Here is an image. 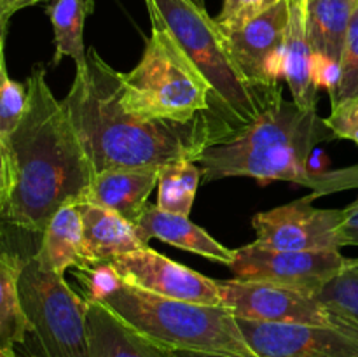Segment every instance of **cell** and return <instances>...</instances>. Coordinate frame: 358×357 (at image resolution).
I'll return each instance as SVG.
<instances>
[{"label":"cell","mask_w":358,"mask_h":357,"mask_svg":"<svg viewBox=\"0 0 358 357\" xmlns=\"http://www.w3.org/2000/svg\"><path fill=\"white\" fill-rule=\"evenodd\" d=\"M192 2H194L196 6H199V7H205V0H192Z\"/></svg>","instance_id":"obj_36"},{"label":"cell","mask_w":358,"mask_h":357,"mask_svg":"<svg viewBox=\"0 0 358 357\" xmlns=\"http://www.w3.org/2000/svg\"><path fill=\"white\" fill-rule=\"evenodd\" d=\"M66 112L86 147L94 172L112 168L163 167L192 160L210 146L240 132L227 115L206 112L187 122L147 121L119 104V72L94 49L87 66L77 70L63 98Z\"/></svg>","instance_id":"obj_1"},{"label":"cell","mask_w":358,"mask_h":357,"mask_svg":"<svg viewBox=\"0 0 358 357\" xmlns=\"http://www.w3.org/2000/svg\"><path fill=\"white\" fill-rule=\"evenodd\" d=\"M357 0H304L306 34L315 55L341 62Z\"/></svg>","instance_id":"obj_20"},{"label":"cell","mask_w":358,"mask_h":357,"mask_svg":"<svg viewBox=\"0 0 358 357\" xmlns=\"http://www.w3.org/2000/svg\"><path fill=\"white\" fill-rule=\"evenodd\" d=\"M76 276L86 293L84 298L91 301L105 300L122 284V279L108 261L98 262L86 270H77Z\"/></svg>","instance_id":"obj_28"},{"label":"cell","mask_w":358,"mask_h":357,"mask_svg":"<svg viewBox=\"0 0 358 357\" xmlns=\"http://www.w3.org/2000/svg\"><path fill=\"white\" fill-rule=\"evenodd\" d=\"M100 303L140 335L173 352L257 357L226 307L168 300L124 282Z\"/></svg>","instance_id":"obj_5"},{"label":"cell","mask_w":358,"mask_h":357,"mask_svg":"<svg viewBox=\"0 0 358 357\" xmlns=\"http://www.w3.org/2000/svg\"><path fill=\"white\" fill-rule=\"evenodd\" d=\"M311 70H313L315 84L318 88H325L329 94H331V98L334 97L339 86V79H341V66H339V63L327 58V56L315 55L313 52Z\"/></svg>","instance_id":"obj_31"},{"label":"cell","mask_w":358,"mask_h":357,"mask_svg":"<svg viewBox=\"0 0 358 357\" xmlns=\"http://www.w3.org/2000/svg\"><path fill=\"white\" fill-rule=\"evenodd\" d=\"M161 167L112 168L98 172L91 182L86 202L117 212L131 224L138 223L147 209L152 189L159 181Z\"/></svg>","instance_id":"obj_16"},{"label":"cell","mask_w":358,"mask_h":357,"mask_svg":"<svg viewBox=\"0 0 358 357\" xmlns=\"http://www.w3.org/2000/svg\"><path fill=\"white\" fill-rule=\"evenodd\" d=\"M339 66H341V79H339L338 91L331 98V107L358 97V6L350 23Z\"/></svg>","instance_id":"obj_27"},{"label":"cell","mask_w":358,"mask_h":357,"mask_svg":"<svg viewBox=\"0 0 358 357\" xmlns=\"http://www.w3.org/2000/svg\"><path fill=\"white\" fill-rule=\"evenodd\" d=\"M341 251H273L254 244L236 248V258L229 266L234 279L268 282L317 294L345 266Z\"/></svg>","instance_id":"obj_9"},{"label":"cell","mask_w":358,"mask_h":357,"mask_svg":"<svg viewBox=\"0 0 358 357\" xmlns=\"http://www.w3.org/2000/svg\"><path fill=\"white\" fill-rule=\"evenodd\" d=\"M14 189V163L9 144L0 140V216H3Z\"/></svg>","instance_id":"obj_32"},{"label":"cell","mask_w":358,"mask_h":357,"mask_svg":"<svg viewBox=\"0 0 358 357\" xmlns=\"http://www.w3.org/2000/svg\"><path fill=\"white\" fill-rule=\"evenodd\" d=\"M38 2H49V0H0V21L7 23L14 13Z\"/></svg>","instance_id":"obj_33"},{"label":"cell","mask_w":358,"mask_h":357,"mask_svg":"<svg viewBox=\"0 0 358 357\" xmlns=\"http://www.w3.org/2000/svg\"><path fill=\"white\" fill-rule=\"evenodd\" d=\"M17 290L28 321V356L90 357L86 298L62 275L44 272L35 258L23 262Z\"/></svg>","instance_id":"obj_7"},{"label":"cell","mask_w":358,"mask_h":357,"mask_svg":"<svg viewBox=\"0 0 358 357\" xmlns=\"http://www.w3.org/2000/svg\"><path fill=\"white\" fill-rule=\"evenodd\" d=\"M0 219H2V216H0Z\"/></svg>","instance_id":"obj_37"},{"label":"cell","mask_w":358,"mask_h":357,"mask_svg":"<svg viewBox=\"0 0 358 357\" xmlns=\"http://www.w3.org/2000/svg\"><path fill=\"white\" fill-rule=\"evenodd\" d=\"M122 282L168 300L224 307L219 282L145 247L112 258Z\"/></svg>","instance_id":"obj_12"},{"label":"cell","mask_w":358,"mask_h":357,"mask_svg":"<svg viewBox=\"0 0 358 357\" xmlns=\"http://www.w3.org/2000/svg\"><path fill=\"white\" fill-rule=\"evenodd\" d=\"M306 188L311 189V198L332 195L345 189H358V164L331 172H313ZM338 238L341 247H358V196L343 209L341 223L338 226Z\"/></svg>","instance_id":"obj_24"},{"label":"cell","mask_w":358,"mask_h":357,"mask_svg":"<svg viewBox=\"0 0 358 357\" xmlns=\"http://www.w3.org/2000/svg\"><path fill=\"white\" fill-rule=\"evenodd\" d=\"M41 234V247L34 258L44 272L63 276L70 268L77 272L96 265L84 240L79 203L56 210Z\"/></svg>","instance_id":"obj_15"},{"label":"cell","mask_w":358,"mask_h":357,"mask_svg":"<svg viewBox=\"0 0 358 357\" xmlns=\"http://www.w3.org/2000/svg\"><path fill=\"white\" fill-rule=\"evenodd\" d=\"M315 298L332 314L358 329V258H346L341 272L329 280Z\"/></svg>","instance_id":"obj_25"},{"label":"cell","mask_w":358,"mask_h":357,"mask_svg":"<svg viewBox=\"0 0 358 357\" xmlns=\"http://www.w3.org/2000/svg\"><path fill=\"white\" fill-rule=\"evenodd\" d=\"M325 122L336 139H346L358 144V97L332 107Z\"/></svg>","instance_id":"obj_30"},{"label":"cell","mask_w":358,"mask_h":357,"mask_svg":"<svg viewBox=\"0 0 358 357\" xmlns=\"http://www.w3.org/2000/svg\"><path fill=\"white\" fill-rule=\"evenodd\" d=\"M310 195L287 205L255 214V244L273 251H341L338 226L343 209H317Z\"/></svg>","instance_id":"obj_10"},{"label":"cell","mask_w":358,"mask_h":357,"mask_svg":"<svg viewBox=\"0 0 358 357\" xmlns=\"http://www.w3.org/2000/svg\"><path fill=\"white\" fill-rule=\"evenodd\" d=\"M24 259L0 252V357H20L16 346L28 336V321L21 308L17 280Z\"/></svg>","instance_id":"obj_21"},{"label":"cell","mask_w":358,"mask_h":357,"mask_svg":"<svg viewBox=\"0 0 358 357\" xmlns=\"http://www.w3.org/2000/svg\"><path fill=\"white\" fill-rule=\"evenodd\" d=\"M138 65L119 72V104L147 121L187 122L217 111L208 83L157 21ZM222 114V112H220Z\"/></svg>","instance_id":"obj_6"},{"label":"cell","mask_w":358,"mask_h":357,"mask_svg":"<svg viewBox=\"0 0 358 357\" xmlns=\"http://www.w3.org/2000/svg\"><path fill=\"white\" fill-rule=\"evenodd\" d=\"M27 93V111L7 142L14 189L2 219L42 233L56 210L86 202L96 172L65 105L48 86L44 66L31 70Z\"/></svg>","instance_id":"obj_2"},{"label":"cell","mask_w":358,"mask_h":357,"mask_svg":"<svg viewBox=\"0 0 358 357\" xmlns=\"http://www.w3.org/2000/svg\"><path fill=\"white\" fill-rule=\"evenodd\" d=\"M177 357H231V356H219V354H203V352H184V350H178L175 352Z\"/></svg>","instance_id":"obj_34"},{"label":"cell","mask_w":358,"mask_h":357,"mask_svg":"<svg viewBox=\"0 0 358 357\" xmlns=\"http://www.w3.org/2000/svg\"><path fill=\"white\" fill-rule=\"evenodd\" d=\"M278 2L280 0H224L222 10L215 21L222 30H234Z\"/></svg>","instance_id":"obj_29"},{"label":"cell","mask_w":358,"mask_h":357,"mask_svg":"<svg viewBox=\"0 0 358 357\" xmlns=\"http://www.w3.org/2000/svg\"><path fill=\"white\" fill-rule=\"evenodd\" d=\"M87 301L90 357H177L126 324L100 301Z\"/></svg>","instance_id":"obj_17"},{"label":"cell","mask_w":358,"mask_h":357,"mask_svg":"<svg viewBox=\"0 0 358 357\" xmlns=\"http://www.w3.org/2000/svg\"><path fill=\"white\" fill-rule=\"evenodd\" d=\"M79 210L83 217L84 240L96 265L110 261L115 255L149 247L140 240L135 224L117 212L90 202L79 203Z\"/></svg>","instance_id":"obj_19"},{"label":"cell","mask_w":358,"mask_h":357,"mask_svg":"<svg viewBox=\"0 0 358 357\" xmlns=\"http://www.w3.org/2000/svg\"><path fill=\"white\" fill-rule=\"evenodd\" d=\"M357 2H358V0H357Z\"/></svg>","instance_id":"obj_38"},{"label":"cell","mask_w":358,"mask_h":357,"mask_svg":"<svg viewBox=\"0 0 358 357\" xmlns=\"http://www.w3.org/2000/svg\"><path fill=\"white\" fill-rule=\"evenodd\" d=\"M290 20L283 44V79L292 100L303 108H317L318 86L313 80V49L306 34L304 0H289Z\"/></svg>","instance_id":"obj_18"},{"label":"cell","mask_w":358,"mask_h":357,"mask_svg":"<svg viewBox=\"0 0 358 357\" xmlns=\"http://www.w3.org/2000/svg\"><path fill=\"white\" fill-rule=\"evenodd\" d=\"M257 357H358V335L325 326L271 324L238 318Z\"/></svg>","instance_id":"obj_13"},{"label":"cell","mask_w":358,"mask_h":357,"mask_svg":"<svg viewBox=\"0 0 358 357\" xmlns=\"http://www.w3.org/2000/svg\"><path fill=\"white\" fill-rule=\"evenodd\" d=\"M289 20V0H280L240 28L224 30L233 59L250 86L269 91L282 84Z\"/></svg>","instance_id":"obj_11"},{"label":"cell","mask_w":358,"mask_h":357,"mask_svg":"<svg viewBox=\"0 0 358 357\" xmlns=\"http://www.w3.org/2000/svg\"><path fill=\"white\" fill-rule=\"evenodd\" d=\"M201 178V167L192 160H178L163 164L157 181L156 205L166 212L189 217Z\"/></svg>","instance_id":"obj_23"},{"label":"cell","mask_w":358,"mask_h":357,"mask_svg":"<svg viewBox=\"0 0 358 357\" xmlns=\"http://www.w3.org/2000/svg\"><path fill=\"white\" fill-rule=\"evenodd\" d=\"M145 6L150 21H157L171 35L205 77L217 111L240 130L252 125L283 91L282 84L268 91L247 83L233 59L226 34L205 7L192 0H145Z\"/></svg>","instance_id":"obj_4"},{"label":"cell","mask_w":358,"mask_h":357,"mask_svg":"<svg viewBox=\"0 0 358 357\" xmlns=\"http://www.w3.org/2000/svg\"><path fill=\"white\" fill-rule=\"evenodd\" d=\"M3 42L0 41V140L9 142L10 135L20 125L27 111L28 93L27 86L16 83L9 77L3 55Z\"/></svg>","instance_id":"obj_26"},{"label":"cell","mask_w":358,"mask_h":357,"mask_svg":"<svg viewBox=\"0 0 358 357\" xmlns=\"http://www.w3.org/2000/svg\"><path fill=\"white\" fill-rule=\"evenodd\" d=\"M6 27H7V23L0 21V41H2V38H6Z\"/></svg>","instance_id":"obj_35"},{"label":"cell","mask_w":358,"mask_h":357,"mask_svg":"<svg viewBox=\"0 0 358 357\" xmlns=\"http://www.w3.org/2000/svg\"><path fill=\"white\" fill-rule=\"evenodd\" d=\"M136 233L143 244L149 245L152 238L170 244L182 251L194 252L219 265L231 266L236 258L234 248L219 244L208 231L192 223L187 216L161 210L157 205H147L136 223Z\"/></svg>","instance_id":"obj_14"},{"label":"cell","mask_w":358,"mask_h":357,"mask_svg":"<svg viewBox=\"0 0 358 357\" xmlns=\"http://www.w3.org/2000/svg\"><path fill=\"white\" fill-rule=\"evenodd\" d=\"M93 9L94 0H49L45 13L51 20L56 46L52 65H59L63 58H72L77 70L86 69L84 23Z\"/></svg>","instance_id":"obj_22"},{"label":"cell","mask_w":358,"mask_h":357,"mask_svg":"<svg viewBox=\"0 0 358 357\" xmlns=\"http://www.w3.org/2000/svg\"><path fill=\"white\" fill-rule=\"evenodd\" d=\"M282 93L252 125L196 158L203 181L250 177L261 184L287 181L306 186L313 174L308 167L311 154L336 136L317 108L299 107Z\"/></svg>","instance_id":"obj_3"},{"label":"cell","mask_w":358,"mask_h":357,"mask_svg":"<svg viewBox=\"0 0 358 357\" xmlns=\"http://www.w3.org/2000/svg\"><path fill=\"white\" fill-rule=\"evenodd\" d=\"M219 290L224 307L238 318L271 324L325 326L358 335L357 328L332 314L315 294L304 290L241 279L222 280Z\"/></svg>","instance_id":"obj_8"}]
</instances>
